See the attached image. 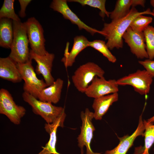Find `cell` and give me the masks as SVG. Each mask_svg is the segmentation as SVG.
I'll return each mask as SVG.
<instances>
[{"label": "cell", "instance_id": "1", "mask_svg": "<svg viewBox=\"0 0 154 154\" xmlns=\"http://www.w3.org/2000/svg\"><path fill=\"white\" fill-rule=\"evenodd\" d=\"M150 15L154 17V13L149 8L142 12H139L132 7L128 14L124 17L112 20L109 23H105L100 34L107 40L106 45L110 50L114 48L119 49L123 46L122 37L132 21L136 17L144 15Z\"/></svg>", "mask_w": 154, "mask_h": 154}, {"label": "cell", "instance_id": "2", "mask_svg": "<svg viewBox=\"0 0 154 154\" xmlns=\"http://www.w3.org/2000/svg\"><path fill=\"white\" fill-rule=\"evenodd\" d=\"M22 96L23 100L31 107L33 112L41 116L47 123H59L64 127L66 114L63 108L54 106L51 103L41 101L24 92Z\"/></svg>", "mask_w": 154, "mask_h": 154}, {"label": "cell", "instance_id": "3", "mask_svg": "<svg viewBox=\"0 0 154 154\" xmlns=\"http://www.w3.org/2000/svg\"><path fill=\"white\" fill-rule=\"evenodd\" d=\"M13 38L9 56L17 63H24L31 59L29 43L24 23L13 21Z\"/></svg>", "mask_w": 154, "mask_h": 154}, {"label": "cell", "instance_id": "4", "mask_svg": "<svg viewBox=\"0 0 154 154\" xmlns=\"http://www.w3.org/2000/svg\"><path fill=\"white\" fill-rule=\"evenodd\" d=\"M104 71L99 65L88 62L80 66L72 76L73 83L77 90L84 93L94 78L96 76L104 77Z\"/></svg>", "mask_w": 154, "mask_h": 154}, {"label": "cell", "instance_id": "5", "mask_svg": "<svg viewBox=\"0 0 154 154\" xmlns=\"http://www.w3.org/2000/svg\"><path fill=\"white\" fill-rule=\"evenodd\" d=\"M32 60L24 63H17V65L22 80L24 81V92L35 98L37 97L44 89L48 87L43 79L37 78L32 64Z\"/></svg>", "mask_w": 154, "mask_h": 154}, {"label": "cell", "instance_id": "6", "mask_svg": "<svg viewBox=\"0 0 154 154\" xmlns=\"http://www.w3.org/2000/svg\"><path fill=\"white\" fill-rule=\"evenodd\" d=\"M31 50L36 54L44 55L48 52L46 50L43 28L34 17L29 18L24 23Z\"/></svg>", "mask_w": 154, "mask_h": 154}, {"label": "cell", "instance_id": "7", "mask_svg": "<svg viewBox=\"0 0 154 154\" xmlns=\"http://www.w3.org/2000/svg\"><path fill=\"white\" fill-rule=\"evenodd\" d=\"M153 78L145 70H138L118 79L116 82L118 85H131L136 92L141 95H146L149 92Z\"/></svg>", "mask_w": 154, "mask_h": 154}, {"label": "cell", "instance_id": "8", "mask_svg": "<svg viewBox=\"0 0 154 154\" xmlns=\"http://www.w3.org/2000/svg\"><path fill=\"white\" fill-rule=\"evenodd\" d=\"M25 108L17 105L11 94L7 90H0V113L6 116L13 123L19 124L25 115Z\"/></svg>", "mask_w": 154, "mask_h": 154}, {"label": "cell", "instance_id": "9", "mask_svg": "<svg viewBox=\"0 0 154 154\" xmlns=\"http://www.w3.org/2000/svg\"><path fill=\"white\" fill-rule=\"evenodd\" d=\"M80 117L82 121L81 132L77 138L78 145L81 149V154H83V148L85 146L86 148V154H101L94 153L90 147L91 140L93 137V132L95 130L92 122L94 118V113L86 108L84 112H81Z\"/></svg>", "mask_w": 154, "mask_h": 154}, {"label": "cell", "instance_id": "10", "mask_svg": "<svg viewBox=\"0 0 154 154\" xmlns=\"http://www.w3.org/2000/svg\"><path fill=\"white\" fill-rule=\"evenodd\" d=\"M118 85L115 79L106 80L104 77L96 76L86 89L84 93L88 97L94 99L118 92Z\"/></svg>", "mask_w": 154, "mask_h": 154}, {"label": "cell", "instance_id": "11", "mask_svg": "<svg viewBox=\"0 0 154 154\" xmlns=\"http://www.w3.org/2000/svg\"><path fill=\"white\" fill-rule=\"evenodd\" d=\"M122 38L129 46L131 53L137 58H148L143 32L136 31L129 26L124 33Z\"/></svg>", "mask_w": 154, "mask_h": 154}, {"label": "cell", "instance_id": "12", "mask_svg": "<svg viewBox=\"0 0 154 154\" xmlns=\"http://www.w3.org/2000/svg\"><path fill=\"white\" fill-rule=\"evenodd\" d=\"M66 0H53L50 7L54 11L61 13L65 19L69 20L71 23L77 25L80 30L84 29L92 36L96 33L100 34V31L87 25L82 21L69 7Z\"/></svg>", "mask_w": 154, "mask_h": 154}, {"label": "cell", "instance_id": "13", "mask_svg": "<svg viewBox=\"0 0 154 154\" xmlns=\"http://www.w3.org/2000/svg\"><path fill=\"white\" fill-rule=\"evenodd\" d=\"M30 51V58L34 60L37 64L36 73L42 76L48 86H50L55 81L51 73L54 54L48 52L41 56L36 54L31 50Z\"/></svg>", "mask_w": 154, "mask_h": 154}, {"label": "cell", "instance_id": "14", "mask_svg": "<svg viewBox=\"0 0 154 154\" xmlns=\"http://www.w3.org/2000/svg\"><path fill=\"white\" fill-rule=\"evenodd\" d=\"M142 116V114L139 117L138 124L135 131L130 135L127 134L122 137H118L119 140L118 145L112 150L106 151L104 154H126L133 145L137 137L139 136L144 137L145 128Z\"/></svg>", "mask_w": 154, "mask_h": 154}, {"label": "cell", "instance_id": "15", "mask_svg": "<svg viewBox=\"0 0 154 154\" xmlns=\"http://www.w3.org/2000/svg\"><path fill=\"white\" fill-rule=\"evenodd\" d=\"M0 77L14 83L22 80L17 63L9 56L0 58Z\"/></svg>", "mask_w": 154, "mask_h": 154}, {"label": "cell", "instance_id": "16", "mask_svg": "<svg viewBox=\"0 0 154 154\" xmlns=\"http://www.w3.org/2000/svg\"><path fill=\"white\" fill-rule=\"evenodd\" d=\"M89 41L85 36L79 35L74 38L72 48L69 52H68V44L66 48L64 56L61 60L66 67L72 66L75 62V59L78 54L86 47H88Z\"/></svg>", "mask_w": 154, "mask_h": 154}, {"label": "cell", "instance_id": "17", "mask_svg": "<svg viewBox=\"0 0 154 154\" xmlns=\"http://www.w3.org/2000/svg\"><path fill=\"white\" fill-rule=\"evenodd\" d=\"M118 99V92L107 95L94 99L92 105L94 110V118L101 120L110 106Z\"/></svg>", "mask_w": 154, "mask_h": 154}, {"label": "cell", "instance_id": "18", "mask_svg": "<svg viewBox=\"0 0 154 154\" xmlns=\"http://www.w3.org/2000/svg\"><path fill=\"white\" fill-rule=\"evenodd\" d=\"M63 84L62 80L57 78L52 85L42 90L37 99L44 102L57 103L60 98Z\"/></svg>", "mask_w": 154, "mask_h": 154}, {"label": "cell", "instance_id": "19", "mask_svg": "<svg viewBox=\"0 0 154 154\" xmlns=\"http://www.w3.org/2000/svg\"><path fill=\"white\" fill-rule=\"evenodd\" d=\"M13 38V20L7 18L0 19V46L10 48Z\"/></svg>", "mask_w": 154, "mask_h": 154}, {"label": "cell", "instance_id": "20", "mask_svg": "<svg viewBox=\"0 0 154 154\" xmlns=\"http://www.w3.org/2000/svg\"><path fill=\"white\" fill-rule=\"evenodd\" d=\"M145 128L144 144L135 147L133 154H149V151L154 143V125L143 121Z\"/></svg>", "mask_w": 154, "mask_h": 154}, {"label": "cell", "instance_id": "21", "mask_svg": "<svg viewBox=\"0 0 154 154\" xmlns=\"http://www.w3.org/2000/svg\"><path fill=\"white\" fill-rule=\"evenodd\" d=\"M59 125L46 123L44 129L50 135V138L45 146L42 147L43 149L38 154H59L56 151V142L57 129Z\"/></svg>", "mask_w": 154, "mask_h": 154}, {"label": "cell", "instance_id": "22", "mask_svg": "<svg viewBox=\"0 0 154 154\" xmlns=\"http://www.w3.org/2000/svg\"><path fill=\"white\" fill-rule=\"evenodd\" d=\"M132 0H118L114 9L110 12V17L112 20L123 18L130 11L132 6Z\"/></svg>", "mask_w": 154, "mask_h": 154}, {"label": "cell", "instance_id": "23", "mask_svg": "<svg viewBox=\"0 0 154 154\" xmlns=\"http://www.w3.org/2000/svg\"><path fill=\"white\" fill-rule=\"evenodd\" d=\"M67 2H77L82 6L88 5L90 7L99 9L100 11V15L103 19L106 15L110 17V12L108 11L106 8L105 0H69Z\"/></svg>", "mask_w": 154, "mask_h": 154}, {"label": "cell", "instance_id": "24", "mask_svg": "<svg viewBox=\"0 0 154 154\" xmlns=\"http://www.w3.org/2000/svg\"><path fill=\"white\" fill-rule=\"evenodd\" d=\"M88 47H91L102 53L110 62L114 63L117 60L116 57L110 50L105 42L103 40H96L89 41Z\"/></svg>", "mask_w": 154, "mask_h": 154}, {"label": "cell", "instance_id": "25", "mask_svg": "<svg viewBox=\"0 0 154 154\" xmlns=\"http://www.w3.org/2000/svg\"><path fill=\"white\" fill-rule=\"evenodd\" d=\"M143 32L148 59L153 60L154 58V27L149 25L145 28Z\"/></svg>", "mask_w": 154, "mask_h": 154}, {"label": "cell", "instance_id": "26", "mask_svg": "<svg viewBox=\"0 0 154 154\" xmlns=\"http://www.w3.org/2000/svg\"><path fill=\"white\" fill-rule=\"evenodd\" d=\"M14 0H4L0 10V19L7 18L17 21H21L14 8Z\"/></svg>", "mask_w": 154, "mask_h": 154}, {"label": "cell", "instance_id": "27", "mask_svg": "<svg viewBox=\"0 0 154 154\" xmlns=\"http://www.w3.org/2000/svg\"><path fill=\"white\" fill-rule=\"evenodd\" d=\"M153 18L149 16L139 15L135 17L131 22L129 26L134 31L143 32V30L152 22Z\"/></svg>", "mask_w": 154, "mask_h": 154}, {"label": "cell", "instance_id": "28", "mask_svg": "<svg viewBox=\"0 0 154 154\" xmlns=\"http://www.w3.org/2000/svg\"><path fill=\"white\" fill-rule=\"evenodd\" d=\"M138 62L153 78L154 77V60L148 59L144 61H139Z\"/></svg>", "mask_w": 154, "mask_h": 154}, {"label": "cell", "instance_id": "29", "mask_svg": "<svg viewBox=\"0 0 154 154\" xmlns=\"http://www.w3.org/2000/svg\"><path fill=\"white\" fill-rule=\"evenodd\" d=\"M19 2L20 5L21 9L19 12V15L21 18H24L26 16L25 10L27 7L31 2V0H19Z\"/></svg>", "mask_w": 154, "mask_h": 154}, {"label": "cell", "instance_id": "30", "mask_svg": "<svg viewBox=\"0 0 154 154\" xmlns=\"http://www.w3.org/2000/svg\"><path fill=\"white\" fill-rule=\"evenodd\" d=\"M145 2V0H132L131 7H135L138 5L144 7Z\"/></svg>", "mask_w": 154, "mask_h": 154}, {"label": "cell", "instance_id": "31", "mask_svg": "<svg viewBox=\"0 0 154 154\" xmlns=\"http://www.w3.org/2000/svg\"><path fill=\"white\" fill-rule=\"evenodd\" d=\"M147 121L148 123H153L154 122V116L148 119Z\"/></svg>", "mask_w": 154, "mask_h": 154}, {"label": "cell", "instance_id": "32", "mask_svg": "<svg viewBox=\"0 0 154 154\" xmlns=\"http://www.w3.org/2000/svg\"><path fill=\"white\" fill-rule=\"evenodd\" d=\"M150 3L151 6L154 9V0H151L150 1Z\"/></svg>", "mask_w": 154, "mask_h": 154}, {"label": "cell", "instance_id": "33", "mask_svg": "<svg viewBox=\"0 0 154 154\" xmlns=\"http://www.w3.org/2000/svg\"><path fill=\"white\" fill-rule=\"evenodd\" d=\"M152 11H153V12L154 13V9H153V10Z\"/></svg>", "mask_w": 154, "mask_h": 154}, {"label": "cell", "instance_id": "34", "mask_svg": "<svg viewBox=\"0 0 154 154\" xmlns=\"http://www.w3.org/2000/svg\"><path fill=\"white\" fill-rule=\"evenodd\" d=\"M153 150H154V149H153Z\"/></svg>", "mask_w": 154, "mask_h": 154}]
</instances>
